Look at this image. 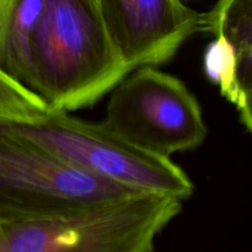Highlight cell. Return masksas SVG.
I'll return each instance as SVG.
<instances>
[{
    "instance_id": "1",
    "label": "cell",
    "mask_w": 252,
    "mask_h": 252,
    "mask_svg": "<svg viewBox=\"0 0 252 252\" xmlns=\"http://www.w3.org/2000/svg\"><path fill=\"white\" fill-rule=\"evenodd\" d=\"M128 73L97 0H44L27 88L51 110L91 107Z\"/></svg>"
},
{
    "instance_id": "2",
    "label": "cell",
    "mask_w": 252,
    "mask_h": 252,
    "mask_svg": "<svg viewBox=\"0 0 252 252\" xmlns=\"http://www.w3.org/2000/svg\"><path fill=\"white\" fill-rule=\"evenodd\" d=\"M184 202L134 193L117 201L17 221H0V252H154Z\"/></svg>"
},
{
    "instance_id": "3",
    "label": "cell",
    "mask_w": 252,
    "mask_h": 252,
    "mask_svg": "<svg viewBox=\"0 0 252 252\" xmlns=\"http://www.w3.org/2000/svg\"><path fill=\"white\" fill-rule=\"evenodd\" d=\"M12 123L64 161L111 184L182 202L194 192L193 182L171 159L139 149L102 123L57 110L31 122Z\"/></svg>"
},
{
    "instance_id": "4",
    "label": "cell",
    "mask_w": 252,
    "mask_h": 252,
    "mask_svg": "<svg viewBox=\"0 0 252 252\" xmlns=\"http://www.w3.org/2000/svg\"><path fill=\"white\" fill-rule=\"evenodd\" d=\"M133 192L93 176L0 121V221H17L117 201Z\"/></svg>"
},
{
    "instance_id": "5",
    "label": "cell",
    "mask_w": 252,
    "mask_h": 252,
    "mask_svg": "<svg viewBox=\"0 0 252 252\" xmlns=\"http://www.w3.org/2000/svg\"><path fill=\"white\" fill-rule=\"evenodd\" d=\"M102 125L150 154L171 159L201 147L208 129L186 84L157 66H139L112 90Z\"/></svg>"
},
{
    "instance_id": "6",
    "label": "cell",
    "mask_w": 252,
    "mask_h": 252,
    "mask_svg": "<svg viewBox=\"0 0 252 252\" xmlns=\"http://www.w3.org/2000/svg\"><path fill=\"white\" fill-rule=\"evenodd\" d=\"M128 70L171 61L187 39L202 33L203 12L182 0H97Z\"/></svg>"
},
{
    "instance_id": "7",
    "label": "cell",
    "mask_w": 252,
    "mask_h": 252,
    "mask_svg": "<svg viewBox=\"0 0 252 252\" xmlns=\"http://www.w3.org/2000/svg\"><path fill=\"white\" fill-rule=\"evenodd\" d=\"M44 0H0V70L27 86L30 51Z\"/></svg>"
},
{
    "instance_id": "8",
    "label": "cell",
    "mask_w": 252,
    "mask_h": 252,
    "mask_svg": "<svg viewBox=\"0 0 252 252\" xmlns=\"http://www.w3.org/2000/svg\"><path fill=\"white\" fill-rule=\"evenodd\" d=\"M49 110L34 91L0 70V121L31 122Z\"/></svg>"
}]
</instances>
